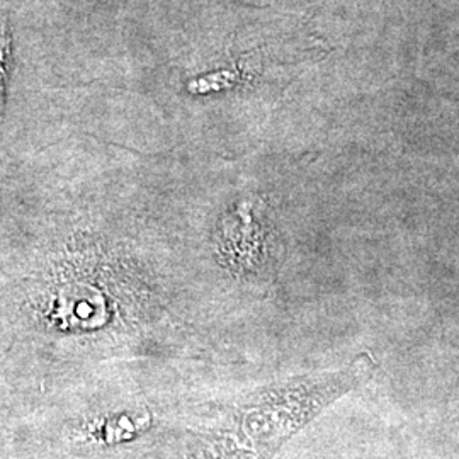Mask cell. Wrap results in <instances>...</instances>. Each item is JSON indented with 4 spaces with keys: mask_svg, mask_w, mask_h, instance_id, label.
I'll return each mask as SVG.
<instances>
[{
    "mask_svg": "<svg viewBox=\"0 0 459 459\" xmlns=\"http://www.w3.org/2000/svg\"><path fill=\"white\" fill-rule=\"evenodd\" d=\"M9 53H11L9 24H7V16L0 5V111H2V104H4V87H5Z\"/></svg>",
    "mask_w": 459,
    "mask_h": 459,
    "instance_id": "6da1fadb",
    "label": "cell"
}]
</instances>
